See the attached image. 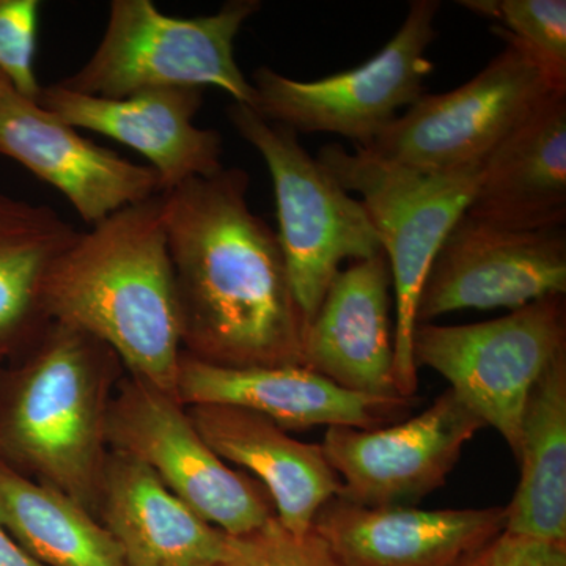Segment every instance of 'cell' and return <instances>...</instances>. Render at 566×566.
<instances>
[{
	"mask_svg": "<svg viewBox=\"0 0 566 566\" xmlns=\"http://www.w3.org/2000/svg\"><path fill=\"white\" fill-rule=\"evenodd\" d=\"M227 115L262 155L273 178L277 237L307 329L340 264L371 259L382 252L381 241L363 202L304 150L296 133L245 104H230Z\"/></svg>",
	"mask_w": 566,
	"mask_h": 566,
	"instance_id": "6",
	"label": "cell"
},
{
	"mask_svg": "<svg viewBox=\"0 0 566 566\" xmlns=\"http://www.w3.org/2000/svg\"><path fill=\"white\" fill-rule=\"evenodd\" d=\"M36 103L73 128L103 134L139 151L158 174L163 192L223 167L221 134L193 123L203 88H148L111 99L71 92L55 82L41 88Z\"/></svg>",
	"mask_w": 566,
	"mask_h": 566,
	"instance_id": "15",
	"label": "cell"
},
{
	"mask_svg": "<svg viewBox=\"0 0 566 566\" xmlns=\"http://www.w3.org/2000/svg\"><path fill=\"white\" fill-rule=\"evenodd\" d=\"M566 294L565 227L510 230L464 214L447 233L424 279L417 324L453 312L516 311Z\"/></svg>",
	"mask_w": 566,
	"mask_h": 566,
	"instance_id": "12",
	"label": "cell"
},
{
	"mask_svg": "<svg viewBox=\"0 0 566 566\" xmlns=\"http://www.w3.org/2000/svg\"><path fill=\"white\" fill-rule=\"evenodd\" d=\"M460 6L497 22L495 35L513 41L554 91L566 92L565 0H464Z\"/></svg>",
	"mask_w": 566,
	"mask_h": 566,
	"instance_id": "24",
	"label": "cell"
},
{
	"mask_svg": "<svg viewBox=\"0 0 566 566\" xmlns=\"http://www.w3.org/2000/svg\"><path fill=\"white\" fill-rule=\"evenodd\" d=\"M392 274L385 251L338 271L304 333V367L349 392L401 398L390 331Z\"/></svg>",
	"mask_w": 566,
	"mask_h": 566,
	"instance_id": "16",
	"label": "cell"
},
{
	"mask_svg": "<svg viewBox=\"0 0 566 566\" xmlns=\"http://www.w3.org/2000/svg\"><path fill=\"white\" fill-rule=\"evenodd\" d=\"M39 0H0V71L14 92L36 102L41 85L35 76Z\"/></svg>",
	"mask_w": 566,
	"mask_h": 566,
	"instance_id": "26",
	"label": "cell"
},
{
	"mask_svg": "<svg viewBox=\"0 0 566 566\" xmlns=\"http://www.w3.org/2000/svg\"><path fill=\"white\" fill-rule=\"evenodd\" d=\"M182 406L222 405L268 417L283 430L352 427L374 430L400 422L412 400L349 392L303 365L226 367L182 352L177 379Z\"/></svg>",
	"mask_w": 566,
	"mask_h": 566,
	"instance_id": "14",
	"label": "cell"
},
{
	"mask_svg": "<svg viewBox=\"0 0 566 566\" xmlns=\"http://www.w3.org/2000/svg\"><path fill=\"white\" fill-rule=\"evenodd\" d=\"M40 303L48 322L91 335L132 378L177 398L181 318L163 192L80 232L44 275Z\"/></svg>",
	"mask_w": 566,
	"mask_h": 566,
	"instance_id": "2",
	"label": "cell"
},
{
	"mask_svg": "<svg viewBox=\"0 0 566 566\" xmlns=\"http://www.w3.org/2000/svg\"><path fill=\"white\" fill-rule=\"evenodd\" d=\"M316 159L342 188L359 193L389 260L397 303L395 385L401 398L415 400L417 304L447 233L472 202L483 163L450 172H419L357 147L346 151L337 144L319 148Z\"/></svg>",
	"mask_w": 566,
	"mask_h": 566,
	"instance_id": "4",
	"label": "cell"
},
{
	"mask_svg": "<svg viewBox=\"0 0 566 566\" xmlns=\"http://www.w3.org/2000/svg\"><path fill=\"white\" fill-rule=\"evenodd\" d=\"M520 483L504 532L566 545V353L543 371L521 422Z\"/></svg>",
	"mask_w": 566,
	"mask_h": 566,
	"instance_id": "21",
	"label": "cell"
},
{
	"mask_svg": "<svg viewBox=\"0 0 566 566\" xmlns=\"http://www.w3.org/2000/svg\"><path fill=\"white\" fill-rule=\"evenodd\" d=\"M104 433L114 452L150 468L178 499L227 535L251 534L275 516L266 488L230 468L172 395L132 378L107 403Z\"/></svg>",
	"mask_w": 566,
	"mask_h": 566,
	"instance_id": "10",
	"label": "cell"
},
{
	"mask_svg": "<svg viewBox=\"0 0 566 566\" xmlns=\"http://www.w3.org/2000/svg\"><path fill=\"white\" fill-rule=\"evenodd\" d=\"M259 0H230L214 14L175 18L150 0H112L98 48L59 85L82 95L122 99L148 88H222L252 107L253 87L234 59V40Z\"/></svg>",
	"mask_w": 566,
	"mask_h": 566,
	"instance_id": "5",
	"label": "cell"
},
{
	"mask_svg": "<svg viewBox=\"0 0 566 566\" xmlns=\"http://www.w3.org/2000/svg\"><path fill=\"white\" fill-rule=\"evenodd\" d=\"M0 566H46L33 558L0 526Z\"/></svg>",
	"mask_w": 566,
	"mask_h": 566,
	"instance_id": "28",
	"label": "cell"
},
{
	"mask_svg": "<svg viewBox=\"0 0 566 566\" xmlns=\"http://www.w3.org/2000/svg\"><path fill=\"white\" fill-rule=\"evenodd\" d=\"M251 178L222 167L164 193L186 354L226 367L303 365L305 324L277 233L251 210Z\"/></svg>",
	"mask_w": 566,
	"mask_h": 566,
	"instance_id": "1",
	"label": "cell"
},
{
	"mask_svg": "<svg viewBox=\"0 0 566 566\" xmlns=\"http://www.w3.org/2000/svg\"><path fill=\"white\" fill-rule=\"evenodd\" d=\"M0 526L46 566H128L120 546L91 510L2 460Z\"/></svg>",
	"mask_w": 566,
	"mask_h": 566,
	"instance_id": "23",
	"label": "cell"
},
{
	"mask_svg": "<svg viewBox=\"0 0 566 566\" xmlns=\"http://www.w3.org/2000/svg\"><path fill=\"white\" fill-rule=\"evenodd\" d=\"M455 91L423 95L360 150L419 172L485 161L554 91L513 41Z\"/></svg>",
	"mask_w": 566,
	"mask_h": 566,
	"instance_id": "9",
	"label": "cell"
},
{
	"mask_svg": "<svg viewBox=\"0 0 566 566\" xmlns=\"http://www.w3.org/2000/svg\"><path fill=\"white\" fill-rule=\"evenodd\" d=\"M0 155L54 186L88 226L161 191L158 174L85 139L39 103L11 91L0 99Z\"/></svg>",
	"mask_w": 566,
	"mask_h": 566,
	"instance_id": "13",
	"label": "cell"
},
{
	"mask_svg": "<svg viewBox=\"0 0 566 566\" xmlns=\"http://www.w3.org/2000/svg\"><path fill=\"white\" fill-rule=\"evenodd\" d=\"M11 91H14L13 85H11L10 81L7 80L6 74L0 71V99Z\"/></svg>",
	"mask_w": 566,
	"mask_h": 566,
	"instance_id": "29",
	"label": "cell"
},
{
	"mask_svg": "<svg viewBox=\"0 0 566 566\" xmlns=\"http://www.w3.org/2000/svg\"><path fill=\"white\" fill-rule=\"evenodd\" d=\"M95 510L128 566H218L233 536L207 523L140 461L112 452Z\"/></svg>",
	"mask_w": 566,
	"mask_h": 566,
	"instance_id": "18",
	"label": "cell"
},
{
	"mask_svg": "<svg viewBox=\"0 0 566 566\" xmlns=\"http://www.w3.org/2000/svg\"><path fill=\"white\" fill-rule=\"evenodd\" d=\"M449 566H566V545L502 532Z\"/></svg>",
	"mask_w": 566,
	"mask_h": 566,
	"instance_id": "27",
	"label": "cell"
},
{
	"mask_svg": "<svg viewBox=\"0 0 566 566\" xmlns=\"http://www.w3.org/2000/svg\"><path fill=\"white\" fill-rule=\"evenodd\" d=\"M218 566H345L315 528L294 535L277 517L262 527L233 536L232 549Z\"/></svg>",
	"mask_w": 566,
	"mask_h": 566,
	"instance_id": "25",
	"label": "cell"
},
{
	"mask_svg": "<svg viewBox=\"0 0 566 566\" xmlns=\"http://www.w3.org/2000/svg\"><path fill=\"white\" fill-rule=\"evenodd\" d=\"M482 428L485 423L447 389L411 419L374 430L327 428L319 446L340 479L338 497L374 509L415 506L446 485Z\"/></svg>",
	"mask_w": 566,
	"mask_h": 566,
	"instance_id": "11",
	"label": "cell"
},
{
	"mask_svg": "<svg viewBox=\"0 0 566 566\" xmlns=\"http://www.w3.org/2000/svg\"><path fill=\"white\" fill-rule=\"evenodd\" d=\"M193 427L226 463L241 465L259 480L286 531L304 535L315 517L342 491L322 446L286 434L268 417L222 405L186 406Z\"/></svg>",
	"mask_w": 566,
	"mask_h": 566,
	"instance_id": "19",
	"label": "cell"
},
{
	"mask_svg": "<svg viewBox=\"0 0 566 566\" xmlns=\"http://www.w3.org/2000/svg\"><path fill=\"white\" fill-rule=\"evenodd\" d=\"M417 370L431 368L517 455L532 387L566 353L565 296H549L512 314L475 324H417Z\"/></svg>",
	"mask_w": 566,
	"mask_h": 566,
	"instance_id": "8",
	"label": "cell"
},
{
	"mask_svg": "<svg viewBox=\"0 0 566 566\" xmlns=\"http://www.w3.org/2000/svg\"><path fill=\"white\" fill-rule=\"evenodd\" d=\"M77 234L48 205L0 192V359L24 353L50 323L41 311V283Z\"/></svg>",
	"mask_w": 566,
	"mask_h": 566,
	"instance_id": "22",
	"label": "cell"
},
{
	"mask_svg": "<svg viewBox=\"0 0 566 566\" xmlns=\"http://www.w3.org/2000/svg\"><path fill=\"white\" fill-rule=\"evenodd\" d=\"M465 214L510 230L566 221V92L546 99L483 161Z\"/></svg>",
	"mask_w": 566,
	"mask_h": 566,
	"instance_id": "20",
	"label": "cell"
},
{
	"mask_svg": "<svg viewBox=\"0 0 566 566\" xmlns=\"http://www.w3.org/2000/svg\"><path fill=\"white\" fill-rule=\"evenodd\" d=\"M438 0H412L403 24L378 54L356 69L318 81H296L260 66L252 109L296 134L329 133L365 148L423 96L433 73L427 51L436 39Z\"/></svg>",
	"mask_w": 566,
	"mask_h": 566,
	"instance_id": "7",
	"label": "cell"
},
{
	"mask_svg": "<svg viewBox=\"0 0 566 566\" xmlns=\"http://www.w3.org/2000/svg\"><path fill=\"white\" fill-rule=\"evenodd\" d=\"M505 506L420 510L331 499L315 517L345 566H449L505 528Z\"/></svg>",
	"mask_w": 566,
	"mask_h": 566,
	"instance_id": "17",
	"label": "cell"
},
{
	"mask_svg": "<svg viewBox=\"0 0 566 566\" xmlns=\"http://www.w3.org/2000/svg\"><path fill=\"white\" fill-rule=\"evenodd\" d=\"M114 353L50 322L0 376V460L95 510L107 453L104 385Z\"/></svg>",
	"mask_w": 566,
	"mask_h": 566,
	"instance_id": "3",
	"label": "cell"
}]
</instances>
